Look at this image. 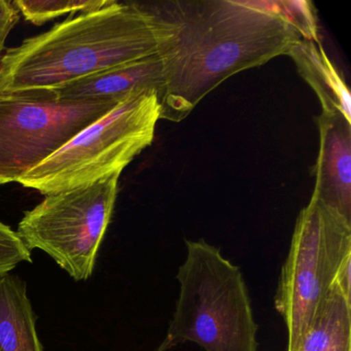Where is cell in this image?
<instances>
[{
  "label": "cell",
  "mask_w": 351,
  "mask_h": 351,
  "mask_svg": "<svg viewBox=\"0 0 351 351\" xmlns=\"http://www.w3.org/2000/svg\"><path fill=\"white\" fill-rule=\"evenodd\" d=\"M174 36L161 54V119L180 122L232 75L289 55L301 40L279 16L246 1H164L145 5Z\"/></svg>",
  "instance_id": "6da1fadb"
},
{
  "label": "cell",
  "mask_w": 351,
  "mask_h": 351,
  "mask_svg": "<svg viewBox=\"0 0 351 351\" xmlns=\"http://www.w3.org/2000/svg\"><path fill=\"white\" fill-rule=\"evenodd\" d=\"M173 26L145 5L110 0L71 15L0 57V93L57 90L108 69L159 56Z\"/></svg>",
  "instance_id": "7a4b0ae2"
},
{
  "label": "cell",
  "mask_w": 351,
  "mask_h": 351,
  "mask_svg": "<svg viewBox=\"0 0 351 351\" xmlns=\"http://www.w3.org/2000/svg\"><path fill=\"white\" fill-rule=\"evenodd\" d=\"M186 247L176 311L156 351L189 342L205 351H258V326L241 270L204 239L188 240Z\"/></svg>",
  "instance_id": "3957f363"
},
{
  "label": "cell",
  "mask_w": 351,
  "mask_h": 351,
  "mask_svg": "<svg viewBox=\"0 0 351 351\" xmlns=\"http://www.w3.org/2000/svg\"><path fill=\"white\" fill-rule=\"evenodd\" d=\"M159 120L158 92H132L17 182L47 196L121 176L153 143Z\"/></svg>",
  "instance_id": "277c9868"
},
{
  "label": "cell",
  "mask_w": 351,
  "mask_h": 351,
  "mask_svg": "<svg viewBox=\"0 0 351 351\" xmlns=\"http://www.w3.org/2000/svg\"><path fill=\"white\" fill-rule=\"evenodd\" d=\"M351 260V221L311 196L298 217L275 295L287 328V351H295L317 308Z\"/></svg>",
  "instance_id": "5b68a950"
},
{
  "label": "cell",
  "mask_w": 351,
  "mask_h": 351,
  "mask_svg": "<svg viewBox=\"0 0 351 351\" xmlns=\"http://www.w3.org/2000/svg\"><path fill=\"white\" fill-rule=\"evenodd\" d=\"M123 98L61 99L52 90L0 93V186L17 182Z\"/></svg>",
  "instance_id": "8992f818"
},
{
  "label": "cell",
  "mask_w": 351,
  "mask_h": 351,
  "mask_svg": "<svg viewBox=\"0 0 351 351\" xmlns=\"http://www.w3.org/2000/svg\"><path fill=\"white\" fill-rule=\"evenodd\" d=\"M119 178L47 195L24 213L18 236L30 252H46L75 281L87 280L114 213Z\"/></svg>",
  "instance_id": "52a82bcc"
},
{
  "label": "cell",
  "mask_w": 351,
  "mask_h": 351,
  "mask_svg": "<svg viewBox=\"0 0 351 351\" xmlns=\"http://www.w3.org/2000/svg\"><path fill=\"white\" fill-rule=\"evenodd\" d=\"M319 152L312 196L351 221V123L339 112L318 117Z\"/></svg>",
  "instance_id": "ba28073f"
},
{
  "label": "cell",
  "mask_w": 351,
  "mask_h": 351,
  "mask_svg": "<svg viewBox=\"0 0 351 351\" xmlns=\"http://www.w3.org/2000/svg\"><path fill=\"white\" fill-rule=\"evenodd\" d=\"M164 86L161 55L108 69L79 80L55 91L61 99L123 98L143 90H154L161 96Z\"/></svg>",
  "instance_id": "9c48e42d"
},
{
  "label": "cell",
  "mask_w": 351,
  "mask_h": 351,
  "mask_svg": "<svg viewBox=\"0 0 351 351\" xmlns=\"http://www.w3.org/2000/svg\"><path fill=\"white\" fill-rule=\"evenodd\" d=\"M287 56L291 57L301 77L315 92L322 112H339L351 123L350 92L322 45L301 38Z\"/></svg>",
  "instance_id": "30bf717a"
},
{
  "label": "cell",
  "mask_w": 351,
  "mask_h": 351,
  "mask_svg": "<svg viewBox=\"0 0 351 351\" xmlns=\"http://www.w3.org/2000/svg\"><path fill=\"white\" fill-rule=\"evenodd\" d=\"M0 351H44L36 316L21 277H0Z\"/></svg>",
  "instance_id": "8fae6325"
},
{
  "label": "cell",
  "mask_w": 351,
  "mask_h": 351,
  "mask_svg": "<svg viewBox=\"0 0 351 351\" xmlns=\"http://www.w3.org/2000/svg\"><path fill=\"white\" fill-rule=\"evenodd\" d=\"M295 351H351V298L332 287Z\"/></svg>",
  "instance_id": "7c38bea8"
},
{
  "label": "cell",
  "mask_w": 351,
  "mask_h": 351,
  "mask_svg": "<svg viewBox=\"0 0 351 351\" xmlns=\"http://www.w3.org/2000/svg\"><path fill=\"white\" fill-rule=\"evenodd\" d=\"M248 5L279 16L297 32L303 40L320 43L317 19L313 3L307 0H277V1H246Z\"/></svg>",
  "instance_id": "4fadbf2b"
},
{
  "label": "cell",
  "mask_w": 351,
  "mask_h": 351,
  "mask_svg": "<svg viewBox=\"0 0 351 351\" xmlns=\"http://www.w3.org/2000/svg\"><path fill=\"white\" fill-rule=\"evenodd\" d=\"M110 0H58V1H13L22 16L34 25H43L67 14L85 13L108 5Z\"/></svg>",
  "instance_id": "5bb4252c"
},
{
  "label": "cell",
  "mask_w": 351,
  "mask_h": 351,
  "mask_svg": "<svg viewBox=\"0 0 351 351\" xmlns=\"http://www.w3.org/2000/svg\"><path fill=\"white\" fill-rule=\"evenodd\" d=\"M24 262L32 263L30 250L17 232L0 221V277L9 274Z\"/></svg>",
  "instance_id": "9a60e30c"
},
{
  "label": "cell",
  "mask_w": 351,
  "mask_h": 351,
  "mask_svg": "<svg viewBox=\"0 0 351 351\" xmlns=\"http://www.w3.org/2000/svg\"><path fill=\"white\" fill-rule=\"evenodd\" d=\"M20 12L13 1L0 0V57L5 50V40L16 24L19 22Z\"/></svg>",
  "instance_id": "2e32d148"
}]
</instances>
